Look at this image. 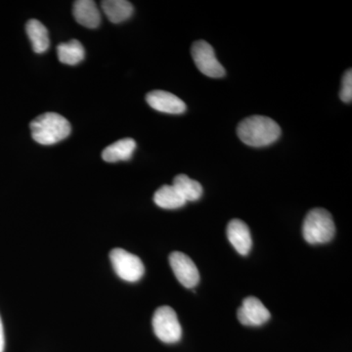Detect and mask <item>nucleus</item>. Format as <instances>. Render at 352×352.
Instances as JSON below:
<instances>
[{"label":"nucleus","instance_id":"f257e3e1","mask_svg":"<svg viewBox=\"0 0 352 352\" xmlns=\"http://www.w3.org/2000/svg\"><path fill=\"white\" fill-rule=\"evenodd\" d=\"M237 134L245 144L261 148L276 142L281 135V129L270 118L252 116L240 122Z\"/></svg>","mask_w":352,"mask_h":352},{"label":"nucleus","instance_id":"f03ea898","mask_svg":"<svg viewBox=\"0 0 352 352\" xmlns=\"http://www.w3.org/2000/svg\"><path fill=\"white\" fill-rule=\"evenodd\" d=\"M32 138L41 145H53L64 140L72 131L71 124L57 113H44L31 122Z\"/></svg>","mask_w":352,"mask_h":352},{"label":"nucleus","instance_id":"7ed1b4c3","mask_svg":"<svg viewBox=\"0 0 352 352\" xmlns=\"http://www.w3.org/2000/svg\"><path fill=\"white\" fill-rule=\"evenodd\" d=\"M336 227L332 215L325 208L310 210L303 222L302 234L309 244H325L335 236Z\"/></svg>","mask_w":352,"mask_h":352},{"label":"nucleus","instance_id":"20e7f679","mask_svg":"<svg viewBox=\"0 0 352 352\" xmlns=\"http://www.w3.org/2000/svg\"><path fill=\"white\" fill-rule=\"evenodd\" d=\"M153 330L164 344H175L182 337V329L177 314L170 307L157 308L152 319Z\"/></svg>","mask_w":352,"mask_h":352},{"label":"nucleus","instance_id":"39448f33","mask_svg":"<svg viewBox=\"0 0 352 352\" xmlns=\"http://www.w3.org/2000/svg\"><path fill=\"white\" fill-rule=\"evenodd\" d=\"M111 263L116 274L129 283H135L145 273L144 264L135 254L124 249H113L110 252Z\"/></svg>","mask_w":352,"mask_h":352},{"label":"nucleus","instance_id":"423d86ee","mask_svg":"<svg viewBox=\"0 0 352 352\" xmlns=\"http://www.w3.org/2000/svg\"><path fill=\"white\" fill-rule=\"evenodd\" d=\"M191 55L197 68L204 75L212 78L226 76V69L215 57L214 48L207 41H198L194 43Z\"/></svg>","mask_w":352,"mask_h":352},{"label":"nucleus","instance_id":"0eeeda50","mask_svg":"<svg viewBox=\"0 0 352 352\" xmlns=\"http://www.w3.org/2000/svg\"><path fill=\"white\" fill-rule=\"evenodd\" d=\"M170 264L176 279L185 288L192 289L198 285L200 273L196 264L187 254L180 252H171Z\"/></svg>","mask_w":352,"mask_h":352},{"label":"nucleus","instance_id":"6e6552de","mask_svg":"<svg viewBox=\"0 0 352 352\" xmlns=\"http://www.w3.org/2000/svg\"><path fill=\"white\" fill-rule=\"evenodd\" d=\"M238 320L245 326H261L270 319V312L258 298L249 296L245 298L238 309Z\"/></svg>","mask_w":352,"mask_h":352},{"label":"nucleus","instance_id":"1a4fd4ad","mask_svg":"<svg viewBox=\"0 0 352 352\" xmlns=\"http://www.w3.org/2000/svg\"><path fill=\"white\" fill-rule=\"evenodd\" d=\"M150 107L157 112L178 115L186 111V104L175 94L164 90H153L146 96Z\"/></svg>","mask_w":352,"mask_h":352},{"label":"nucleus","instance_id":"9d476101","mask_svg":"<svg viewBox=\"0 0 352 352\" xmlns=\"http://www.w3.org/2000/svg\"><path fill=\"white\" fill-rule=\"evenodd\" d=\"M227 237L236 251L247 256L251 251L252 241L249 227L240 219H233L227 226Z\"/></svg>","mask_w":352,"mask_h":352},{"label":"nucleus","instance_id":"9b49d317","mask_svg":"<svg viewBox=\"0 0 352 352\" xmlns=\"http://www.w3.org/2000/svg\"><path fill=\"white\" fill-rule=\"evenodd\" d=\"M74 17L78 24L89 29H95L101 23V14L96 3L92 0H78L74 3Z\"/></svg>","mask_w":352,"mask_h":352},{"label":"nucleus","instance_id":"f8f14e48","mask_svg":"<svg viewBox=\"0 0 352 352\" xmlns=\"http://www.w3.org/2000/svg\"><path fill=\"white\" fill-rule=\"evenodd\" d=\"M136 149V142L132 138H124L109 145L102 152V157L107 163L129 161Z\"/></svg>","mask_w":352,"mask_h":352},{"label":"nucleus","instance_id":"ddd939ff","mask_svg":"<svg viewBox=\"0 0 352 352\" xmlns=\"http://www.w3.org/2000/svg\"><path fill=\"white\" fill-rule=\"evenodd\" d=\"M101 7L106 17L113 24H120L131 17L133 6L126 0H105L101 2Z\"/></svg>","mask_w":352,"mask_h":352},{"label":"nucleus","instance_id":"4468645a","mask_svg":"<svg viewBox=\"0 0 352 352\" xmlns=\"http://www.w3.org/2000/svg\"><path fill=\"white\" fill-rule=\"evenodd\" d=\"M25 31L34 52L41 54L50 48V34L43 23L36 19H31L25 25Z\"/></svg>","mask_w":352,"mask_h":352},{"label":"nucleus","instance_id":"2eb2a0df","mask_svg":"<svg viewBox=\"0 0 352 352\" xmlns=\"http://www.w3.org/2000/svg\"><path fill=\"white\" fill-rule=\"evenodd\" d=\"M173 186L177 190L180 196L187 201H198L203 195V187L196 180L191 179L186 175L175 176Z\"/></svg>","mask_w":352,"mask_h":352},{"label":"nucleus","instance_id":"dca6fc26","mask_svg":"<svg viewBox=\"0 0 352 352\" xmlns=\"http://www.w3.org/2000/svg\"><path fill=\"white\" fill-rule=\"evenodd\" d=\"M154 201L157 207L164 210H176L186 205V201L180 196L173 185H164L154 195Z\"/></svg>","mask_w":352,"mask_h":352},{"label":"nucleus","instance_id":"f3484780","mask_svg":"<svg viewBox=\"0 0 352 352\" xmlns=\"http://www.w3.org/2000/svg\"><path fill=\"white\" fill-rule=\"evenodd\" d=\"M58 58L63 64L75 66L85 59V48L76 39L59 44L57 47Z\"/></svg>","mask_w":352,"mask_h":352},{"label":"nucleus","instance_id":"a211bd4d","mask_svg":"<svg viewBox=\"0 0 352 352\" xmlns=\"http://www.w3.org/2000/svg\"><path fill=\"white\" fill-rule=\"evenodd\" d=\"M340 97L344 103H351L352 101V71L349 69L342 78V89Z\"/></svg>","mask_w":352,"mask_h":352},{"label":"nucleus","instance_id":"6ab92c4d","mask_svg":"<svg viewBox=\"0 0 352 352\" xmlns=\"http://www.w3.org/2000/svg\"><path fill=\"white\" fill-rule=\"evenodd\" d=\"M4 349H6V337H4L3 324L0 317V352H4Z\"/></svg>","mask_w":352,"mask_h":352}]
</instances>
